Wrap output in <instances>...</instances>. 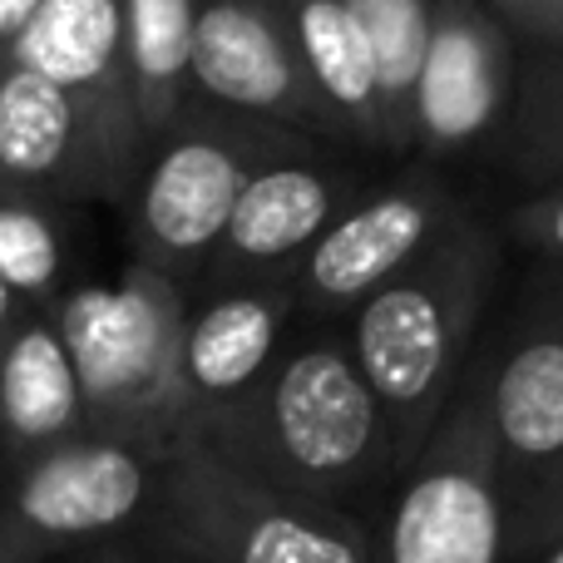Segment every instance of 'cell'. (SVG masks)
I'll return each instance as SVG.
<instances>
[{
	"mask_svg": "<svg viewBox=\"0 0 563 563\" xmlns=\"http://www.w3.org/2000/svg\"><path fill=\"white\" fill-rule=\"evenodd\" d=\"M188 440L282 495L346 515H361V499L396 485L386 420L336 327L282 346L267 376L233 406L198 420Z\"/></svg>",
	"mask_w": 563,
	"mask_h": 563,
	"instance_id": "obj_1",
	"label": "cell"
},
{
	"mask_svg": "<svg viewBox=\"0 0 563 563\" xmlns=\"http://www.w3.org/2000/svg\"><path fill=\"white\" fill-rule=\"evenodd\" d=\"M495 273V228L465 208L416 263L380 282L346 317V346L386 420L396 479L420 455L465 376Z\"/></svg>",
	"mask_w": 563,
	"mask_h": 563,
	"instance_id": "obj_2",
	"label": "cell"
},
{
	"mask_svg": "<svg viewBox=\"0 0 563 563\" xmlns=\"http://www.w3.org/2000/svg\"><path fill=\"white\" fill-rule=\"evenodd\" d=\"M59 341L85 400V426L168 460L188 435L184 321L188 291L144 263L119 282H75L55 307Z\"/></svg>",
	"mask_w": 563,
	"mask_h": 563,
	"instance_id": "obj_3",
	"label": "cell"
},
{
	"mask_svg": "<svg viewBox=\"0 0 563 563\" xmlns=\"http://www.w3.org/2000/svg\"><path fill=\"white\" fill-rule=\"evenodd\" d=\"M317 148L331 144L194 95L164 134L148 139L144 164L124 194L134 263L174 277L194 297L238 194L263 168L297 154H317Z\"/></svg>",
	"mask_w": 563,
	"mask_h": 563,
	"instance_id": "obj_4",
	"label": "cell"
},
{
	"mask_svg": "<svg viewBox=\"0 0 563 563\" xmlns=\"http://www.w3.org/2000/svg\"><path fill=\"white\" fill-rule=\"evenodd\" d=\"M139 534L178 563H371V519L282 495L198 440L158 465Z\"/></svg>",
	"mask_w": 563,
	"mask_h": 563,
	"instance_id": "obj_5",
	"label": "cell"
},
{
	"mask_svg": "<svg viewBox=\"0 0 563 563\" xmlns=\"http://www.w3.org/2000/svg\"><path fill=\"white\" fill-rule=\"evenodd\" d=\"M505 529L489 430L460 376L445 416L371 525V563H505Z\"/></svg>",
	"mask_w": 563,
	"mask_h": 563,
	"instance_id": "obj_6",
	"label": "cell"
},
{
	"mask_svg": "<svg viewBox=\"0 0 563 563\" xmlns=\"http://www.w3.org/2000/svg\"><path fill=\"white\" fill-rule=\"evenodd\" d=\"M495 450L505 525L515 529L563 465V267L549 263L525 287L495 356L465 366ZM505 529V539H509Z\"/></svg>",
	"mask_w": 563,
	"mask_h": 563,
	"instance_id": "obj_7",
	"label": "cell"
},
{
	"mask_svg": "<svg viewBox=\"0 0 563 563\" xmlns=\"http://www.w3.org/2000/svg\"><path fill=\"white\" fill-rule=\"evenodd\" d=\"M460 213L465 203L430 158L356 194L321 228L317 243L282 273L297 297V317H311L321 327L346 321L380 282L416 263Z\"/></svg>",
	"mask_w": 563,
	"mask_h": 563,
	"instance_id": "obj_8",
	"label": "cell"
},
{
	"mask_svg": "<svg viewBox=\"0 0 563 563\" xmlns=\"http://www.w3.org/2000/svg\"><path fill=\"white\" fill-rule=\"evenodd\" d=\"M148 139L95 114L20 59L0 55V188L49 203H124Z\"/></svg>",
	"mask_w": 563,
	"mask_h": 563,
	"instance_id": "obj_9",
	"label": "cell"
},
{
	"mask_svg": "<svg viewBox=\"0 0 563 563\" xmlns=\"http://www.w3.org/2000/svg\"><path fill=\"white\" fill-rule=\"evenodd\" d=\"M158 465L148 450L114 435H85L25 460L0 479V525L20 559L40 563L59 549H85L144 529Z\"/></svg>",
	"mask_w": 563,
	"mask_h": 563,
	"instance_id": "obj_10",
	"label": "cell"
},
{
	"mask_svg": "<svg viewBox=\"0 0 563 563\" xmlns=\"http://www.w3.org/2000/svg\"><path fill=\"white\" fill-rule=\"evenodd\" d=\"M188 79L208 104L301 129L331 148L351 144L301 65L282 0H198Z\"/></svg>",
	"mask_w": 563,
	"mask_h": 563,
	"instance_id": "obj_11",
	"label": "cell"
},
{
	"mask_svg": "<svg viewBox=\"0 0 563 563\" xmlns=\"http://www.w3.org/2000/svg\"><path fill=\"white\" fill-rule=\"evenodd\" d=\"M515 75L519 35L489 0H430L410 148L435 164L485 144L509 119Z\"/></svg>",
	"mask_w": 563,
	"mask_h": 563,
	"instance_id": "obj_12",
	"label": "cell"
},
{
	"mask_svg": "<svg viewBox=\"0 0 563 563\" xmlns=\"http://www.w3.org/2000/svg\"><path fill=\"white\" fill-rule=\"evenodd\" d=\"M356 194H361L356 174L341 168L331 158V148L282 158V164L263 168L238 194L223 238H218L194 291L233 287V282H253V277H282Z\"/></svg>",
	"mask_w": 563,
	"mask_h": 563,
	"instance_id": "obj_13",
	"label": "cell"
},
{
	"mask_svg": "<svg viewBox=\"0 0 563 563\" xmlns=\"http://www.w3.org/2000/svg\"><path fill=\"white\" fill-rule=\"evenodd\" d=\"M297 321V297L287 277H253L233 287L203 291V301L188 297L184 321V396L188 430L203 416L233 406L238 396L267 376L277 351L287 346V331ZM188 440V435H184Z\"/></svg>",
	"mask_w": 563,
	"mask_h": 563,
	"instance_id": "obj_14",
	"label": "cell"
},
{
	"mask_svg": "<svg viewBox=\"0 0 563 563\" xmlns=\"http://www.w3.org/2000/svg\"><path fill=\"white\" fill-rule=\"evenodd\" d=\"M85 430V400L55 311L20 307L0 341V479Z\"/></svg>",
	"mask_w": 563,
	"mask_h": 563,
	"instance_id": "obj_15",
	"label": "cell"
},
{
	"mask_svg": "<svg viewBox=\"0 0 563 563\" xmlns=\"http://www.w3.org/2000/svg\"><path fill=\"white\" fill-rule=\"evenodd\" d=\"M25 69L45 75L79 104L95 114L114 119V124H134L144 134L129 99L124 75V20H119V0H40L30 25L5 49Z\"/></svg>",
	"mask_w": 563,
	"mask_h": 563,
	"instance_id": "obj_16",
	"label": "cell"
},
{
	"mask_svg": "<svg viewBox=\"0 0 563 563\" xmlns=\"http://www.w3.org/2000/svg\"><path fill=\"white\" fill-rule=\"evenodd\" d=\"M287 10L297 55L307 65L317 95L341 119L351 148H376L380 154V99L371 75L366 35L356 25L351 0H282Z\"/></svg>",
	"mask_w": 563,
	"mask_h": 563,
	"instance_id": "obj_17",
	"label": "cell"
},
{
	"mask_svg": "<svg viewBox=\"0 0 563 563\" xmlns=\"http://www.w3.org/2000/svg\"><path fill=\"white\" fill-rule=\"evenodd\" d=\"M194 5L198 0H119L129 99L144 139H158L194 99V79H188Z\"/></svg>",
	"mask_w": 563,
	"mask_h": 563,
	"instance_id": "obj_18",
	"label": "cell"
},
{
	"mask_svg": "<svg viewBox=\"0 0 563 563\" xmlns=\"http://www.w3.org/2000/svg\"><path fill=\"white\" fill-rule=\"evenodd\" d=\"M351 10L366 35L371 75H376L380 154H410V114H416V79L430 35V0H351Z\"/></svg>",
	"mask_w": 563,
	"mask_h": 563,
	"instance_id": "obj_19",
	"label": "cell"
},
{
	"mask_svg": "<svg viewBox=\"0 0 563 563\" xmlns=\"http://www.w3.org/2000/svg\"><path fill=\"white\" fill-rule=\"evenodd\" d=\"M0 282L25 307H55L69 287V203L0 188Z\"/></svg>",
	"mask_w": 563,
	"mask_h": 563,
	"instance_id": "obj_20",
	"label": "cell"
},
{
	"mask_svg": "<svg viewBox=\"0 0 563 563\" xmlns=\"http://www.w3.org/2000/svg\"><path fill=\"white\" fill-rule=\"evenodd\" d=\"M505 129H509V164L529 184L534 188L563 184V49H544L529 69L519 65Z\"/></svg>",
	"mask_w": 563,
	"mask_h": 563,
	"instance_id": "obj_21",
	"label": "cell"
},
{
	"mask_svg": "<svg viewBox=\"0 0 563 563\" xmlns=\"http://www.w3.org/2000/svg\"><path fill=\"white\" fill-rule=\"evenodd\" d=\"M505 228L525 247H534V253H544L549 263L563 267V184L534 188L525 203H515L505 213Z\"/></svg>",
	"mask_w": 563,
	"mask_h": 563,
	"instance_id": "obj_22",
	"label": "cell"
},
{
	"mask_svg": "<svg viewBox=\"0 0 563 563\" xmlns=\"http://www.w3.org/2000/svg\"><path fill=\"white\" fill-rule=\"evenodd\" d=\"M554 539H563V465H559L554 485L539 495V505L529 509V515L519 519L515 529H509V539H505V563L534 559L539 549H549Z\"/></svg>",
	"mask_w": 563,
	"mask_h": 563,
	"instance_id": "obj_23",
	"label": "cell"
},
{
	"mask_svg": "<svg viewBox=\"0 0 563 563\" xmlns=\"http://www.w3.org/2000/svg\"><path fill=\"white\" fill-rule=\"evenodd\" d=\"M509 20L519 40L529 45H544V49H563V0H529V5H509L499 10Z\"/></svg>",
	"mask_w": 563,
	"mask_h": 563,
	"instance_id": "obj_24",
	"label": "cell"
},
{
	"mask_svg": "<svg viewBox=\"0 0 563 563\" xmlns=\"http://www.w3.org/2000/svg\"><path fill=\"white\" fill-rule=\"evenodd\" d=\"M35 5H40V0H0V55H5V49L20 40V30L30 25Z\"/></svg>",
	"mask_w": 563,
	"mask_h": 563,
	"instance_id": "obj_25",
	"label": "cell"
},
{
	"mask_svg": "<svg viewBox=\"0 0 563 563\" xmlns=\"http://www.w3.org/2000/svg\"><path fill=\"white\" fill-rule=\"evenodd\" d=\"M20 307H25V301L15 297V291L5 287V282H0V341H5V331L15 327V317H20Z\"/></svg>",
	"mask_w": 563,
	"mask_h": 563,
	"instance_id": "obj_26",
	"label": "cell"
},
{
	"mask_svg": "<svg viewBox=\"0 0 563 563\" xmlns=\"http://www.w3.org/2000/svg\"><path fill=\"white\" fill-rule=\"evenodd\" d=\"M525 563H563V539H554L549 549H539L534 559H525Z\"/></svg>",
	"mask_w": 563,
	"mask_h": 563,
	"instance_id": "obj_27",
	"label": "cell"
},
{
	"mask_svg": "<svg viewBox=\"0 0 563 563\" xmlns=\"http://www.w3.org/2000/svg\"><path fill=\"white\" fill-rule=\"evenodd\" d=\"M0 559H15V563H30V559H20V554H15V544H10V534H5V525H0Z\"/></svg>",
	"mask_w": 563,
	"mask_h": 563,
	"instance_id": "obj_28",
	"label": "cell"
},
{
	"mask_svg": "<svg viewBox=\"0 0 563 563\" xmlns=\"http://www.w3.org/2000/svg\"><path fill=\"white\" fill-rule=\"evenodd\" d=\"M119 563H178V559H168V554H158L154 549V559H119Z\"/></svg>",
	"mask_w": 563,
	"mask_h": 563,
	"instance_id": "obj_29",
	"label": "cell"
},
{
	"mask_svg": "<svg viewBox=\"0 0 563 563\" xmlns=\"http://www.w3.org/2000/svg\"><path fill=\"white\" fill-rule=\"evenodd\" d=\"M495 10H509V5H529V0H489Z\"/></svg>",
	"mask_w": 563,
	"mask_h": 563,
	"instance_id": "obj_30",
	"label": "cell"
},
{
	"mask_svg": "<svg viewBox=\"0 0 563 563\" xmlns=\"http://www.w3.org/2000/svg\"><path fill=\"white\" fill-rule=\"evenodd\" d=\"M0 563H15V559H0Z\"/></svg>",
	"mask_w": 563,
	"mask_h": 563,
	"instance_id": "obj_31",
	"label": "cell"
}]
</instances>
